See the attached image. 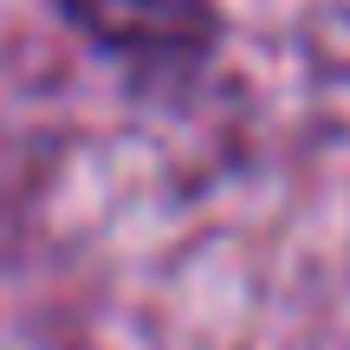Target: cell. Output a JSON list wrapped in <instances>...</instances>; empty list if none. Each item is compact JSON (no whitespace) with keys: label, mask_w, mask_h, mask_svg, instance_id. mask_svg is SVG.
<instances>
[{"label":"cell","mask_w":350,"mask_h":350,"mask_svg":"<svg viewBox=\"0 0 350 350\" xmlns=\"http://www.w3.org/2000/svg\"><path fill=\"white\" fill-rule=\"evenodd\" d=\"M59 13L143 78H188L221 46L214 0H59Z\"/></svg>","instance_id":"6da1fadb"}]
</instances>
